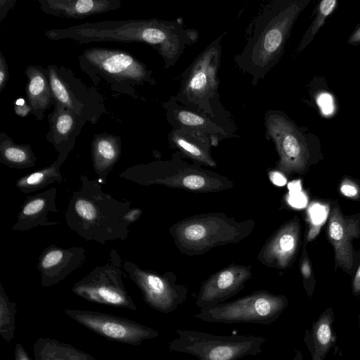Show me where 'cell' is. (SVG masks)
<instances>
[{
    "instance_id": "cell-38",
    "label": "cell",
    "mask_w": 360,
    "mask_h": 360,
    "mask_svg": "<svg viewBox=\"0 0 360 360\" xmlns=\"http://www.w3.org/2000/svg\"><path fill=\"white\" fill-rule=\"evenodd\" d=\"M14 360H32L26 352L23 345L16 343L14 351Z\"/></svg>"
},
{
    "instance_id": "cell-22",
    "label": "cell",
    "mask_w": 360,
    "mask_h": 360,
    "mask_svg": "<svg viewBox=\"0 0 360 360\" xmlns=\"http://www.w3.org/2000/svg\"><path fill=\"white\" fill-rule=\"evenodd\" d=\"M57 189L49 188L40 193L27 195L12 227L14 231H28L39 226H54L57 221L48 219L49 212H57Z\"/></svg>"
},
{
    "instance_id": "cell-25",
    "label": "cell",
    "mask_w": 360,
    "mask_h": 360,
    "mask_svg": "<svg viewBox=\"0 0 360 360\" xmlns=\"http://www.w3.org/2000/svg\"><path fill=\"white\" fill-rule=\"evenodd\" d=\"M91 147L94 170L100 179L105 180L120 158L121 138L106 132L96 134Z\"/></svg>"
},
{
    "instance_id": "cell-5",
    "label": "cell",
    "mask_w": 360,
    "mask_h": 360,
    "mask_svg": "<svg viewBox=\"0 0 360 360\" xmlns=\"http://www.w3.org/2000/svg\"><path fill=\"white\" fill-rule=\"evenodd\" d=\"M176 152L169 160L140 163L122 171L120 177L142 186L161 185L195 193H217L230 189L233 182L217 172L189 164Z\"/></svg>"
},
{
    "instance_id": "cell-16",
    "label": "cell",
    "mask_w": 360,
    "mask_h": 360,
    "mask_svg": "<svg viewBox=\"0 0 360 360\" xmlns=\"http://www.w3.org/2000/svg\"><path fill=\"white\" fill-rule=\"evenodd\" d=\"M252 275L250 265L233 264L215 272L202 283L195 304L202 309L224 303L240 292Z\"/></svg>"
},
{
    "instance_id": "cell-41",
    "label": "cell",
    "mask_w": 360,
    "mask_h": 360,
    "mask_svg": "<svg viewBox=\"0 0 360 360\" xmlns=\"http://www.w3.org/2000/svg\"><path fill=\"white\" fill-rule=\"evenodd\" d=\"M353 292L354 294L360 293V266L356 271L354 281H353Z\"/></svg>"
},
{
    "instance_id": "cell-17",
    "label": "cell",
    "mask_w": 360,
    "mask_h": 360,
    "mask_svg": "<svg viewBox=\"0 0 360 360\" xmlns=\"http://www.w3.org/2000/svg\"><path fill=\"white\" fill-rule=\"evenodd\" d=\"M84 248L72 246L63 248L52 244L41 253L37 265L40 273L41 285L49 288L59 283L86 262Z\"/></svg>"
},
{
    "instance_id": "cell-18",
    "label": "cell",
    "mask_w": 360,
    "mask_h": 360,
    "mask_svg": "<svg viewBox=\"0 0 360 360\" xmlns=\"http://www.w3.org/2000/svg\"><path fill=\"white\" fill-rule=\"evenodd\" d=\"M300 236V221L297 217L281 226L264 243L258 260L266 266L287 269L298 249Z\"/></svg>"
},
{
    "instance_id": "cell-2",
    "label": "cell",
    "mask_w": 360,
    "mask_h": 360,
    "mask_svg": "<svg viewBox=\"0 0 360 360\" xmlns=\"http://www.w3.org/2000/svg\"><path fill=\"white\" fill-rule=\"evenodd\" d=\"M310 0H271L264 3L247 30L236 66L257 85L280 61L293 25Z\"/></svg>"
},
{
    "instance_id": "cell-15",
    "label": "cell",
    "mask_w": 360,
    "mask_h": 360,
    "mask_svg": "<svg viewBox=\"0 0 360 360\" xmlns=\"http://www.w3.org/2000/svg\"><path fill=\"white\" fill-rule=\"evenodd\" d=\"M167 121L173 128H188L209 136L217 146L225 139L236 137V128L233 120L212 117L181 105L175 96L162 103Z\"/></svg>"
},
{
    "instance_id": "cell-23",
    "label": "cell",
    "mask_w": 360,
    "mask_h": 360,
    "mask_svg": "<svg viewBox=\"0 0 360 360\" xmlns=\"http://www.w3.org/2000/svg\"><path fill=\"white\" fill-rule=\"evenodd\" d=\"M46 14L62 18L83 19L115 11L120 0H37Z\"/></svg>"
},
{
    "instance_id": "cell-36",
    "label": "cell",
    "mask_w": 360,
    "mask_h": 360,
    "mask_svg": "<svg viewBox=\"0 0 360 360\" xmlns=\"http://www.w3.org/2000/svg\"><path fill=\"white\" fill-rule=\"evenodd\" d=\"M143 210L138 207H130L124 214L123 219L129 225L136 221L141 216Z\"/></svg>"
},
{
    "instance_id": "cell-1",
    "label": "cell",
    "mask_w": 360,
    "mask_h": 360,
    "mask_svg": "<svg viewBox=\"0 0 360 360\" xmlns=\"http://www.w3.org/2000/svg\"><path fill=\"white\" fill-rule=\"evenodd\" d=\"M44 34L50 40L68 39L81 44L103 41L145 44L160 54L165 69L173 67L186 46L193 45L199 38L198 32L186 27L181 18L87 22L51 29L45 31Z\"/></svg>"
},
{
    "instance_id": "cell-9",
    "label": "cell",
    "mask_w": 360,
    "mask_h": 360,
    "mask_svg": "<svg viewBox=\"0 0 360 360\" xmlns=\"http://www.w3.org/2000/svg\"><path fill=\"white\" fill-rule=\"evenodd\" d=\"M265 136L275 145L278 160L276 168L287 176L305 172L314 136L299 127L284 112L269 110L264 115Z\"/></svg>"
},
{
    "instance_id": "cell-28",
    "label": "cell",
    "mask_w": 360,
    "mask_h": 360,
    "mask_svg": "<svg viewBox=\"0 0 360 360\" xmlns=\"http://www.w3.org/2000/svg\"><path fill=\"white\" fill-rule=\"evenodd\" d=\"M68 154H60L51 165L21 176L15 186L24 194H30L63 180L60 169L68 158Z\"/></svg>"
},
{
    "instance_id": "cell-6",
    "label": "cell",
    "mask_w": 360,
    "mask_h": 360,
    "mask_svg": "<svg viewBox=\"0 0 360 360\" xmlns=\"http://www.w3.org/2000/svg\"><path fill=\"white\" fill-rule=\"evenodd\" d=\"M255 226L254 220L238 221L224 213L209 212L176 222L169 233L179 250L192 257L218 246L239 243L251 234Z\"/></svg>"
},
{
    "instance_id": "cell-24",
    "label": "cell",
    "mask_w": 360,
    "mask_h": 360,
    "mask_svg": "<svg viewBox=\"0 0 360 360\" xmlns=\"http://www.w3.org/2000/svg\"><path fill=\"white\" fill-rule=\"evenodd\" d=\"M27 78L25 87L27 101L32 108V115L41 120L46 111L54 104L47 68L29 65L25 70Z\"/></svg>"
},
{
    "instance_id": "cell-10",
    "label": "cell",
    "mask_w": 360,
    "mask_h": 360,
    "mask_svg": "<svg viewBox=\"0 0 360 360\" xmlns=\"http://www.w3.org/2000/svg\"><path fill=\"white\" fill-rule=\"evenodd\" d=\"M287 305L285 295L261 290L231 302L200 309L195 318L209 323L269 325L278 319Z\"/></svg>"
},
{
    "instance_id": "cell-11",
    "label": "cell",
    "mask_w": 360,
    "mask_h": 360,
    "mask_svg": "<svg viewBox=\"0 0 360 360\" xmlns=\"http://www.w3.org/2000/svg\"><path fill=\"white\" fill-rule=\"evenodd\" d=\"M122 264L117 251L110 250L108 262L75 283L72 292L89 302L136 311L137 306L123 282L126 274Z\"/></svg>"
},
{
    "instance_id": "cell-20",
    "label": "cell",
    "mask_w": 360,
    "mask_h": 360,
    "mask_svg": "<svg viewBox=\"0 0 360 360\" xmlns=\"http://www.w3.org/2000/svg\"><path fill=\"white\" fill-rule=\"evenodd\" d=\"M359 234L358 221L342 214L335 206L331 211L328 225V236L335 250L337 265L345 269L353 266L352 240Z\"/></svg>"
},
{
    "instance_id": "cell-19",
    "label": "cell",
    "mask_w": 360,
    "mask_h": 360,
    "mask_svg": "<svg viewBox=\"0 0 360 360\" xmlns=\"http://www.w3.org/2000/svg\"><path fill=\"white\" fill-rule=\"evenodd\" d=\"M53 105V110L48 115L49 129L45 138L58 155H69L86 122L57 101Z\"/></svg>"
},
{
    "instance_id": "cell-7",
    "label": "cell",
    "mask_w": 360,
    "mask_h": 360,
    "mask_svg": "<svg viewBox=\"0 0 360 360\" xmlns=\"http://www.w3.org/2000/svg\"><path fill=\"white\" fill-rule=\"evenodd\" d=\"M224 34H220L209 44L181 74L180 88L175 98L188 109L231 121L233 119L229 112L217 113L214 110V105L219 101L218 72Z\"/></svg>"
},
{
    "instance_id": "cell-32",
    "label": "cell",
    "mask_w": 360,
    "mask_h": 360,
    "mask_svg": "<svg viewBox=\"0 0 360 360\" xmlns=\"http://www.w3.org/2000/svg\"><path fill=\"white\" fill-rule=\"evenodd\" d=\"M309 216L310 218V229L307 234V240H312L319 233L321 226L324 223L327 210L326 207L319 205H314L309 209Z\"/></svg>"
},
{
    "instance_id": "cell-14",
    "label": "cell",
    "mask_w": 360,
    "mask_h": 360,
    "mask_svg": "<svg viewBox=\"0 0 360 360\" xmlns=\"http://www.w3.org/2000/svg\"><path fill=\"white\" fill-rule=\"evenodd\" d=\"M65 313L92 332L120 343L138 346L159 335L158 331L148 326L112 314L71 309H65Z\"/></svg>"
},
{
    "instance_id": "cell-13",
    "label": "cell",
    "mask_w": 360,
    "mask_h": 360,
    "mask_svg": "<svg viewBox=\"0 0 360 360\" xmlns=\"http://www.w3.org/2000/svg\"><path fill=\"white\" fill-rule=\"evenodd\" d=\"M122 266L126 276L141 290L144 302L153 309L169 314L186 300L188 288L177 283L173 272L160 274L131 261L123 262Z\"/></svg>"
},
{
    "instance_id": "cell-4",
    "label": "cell",
    "mask_w": 360,
    "mask_h": 360,
    "mask_svg": "<svg viewBox=\"0 0 360 360\" xmlns=\"http://www.w3.org/2000/svg\"><path fill=\"white\" fill-rule=\"evenodd\" d=\"M78 64L96 86L119 95L142 98L141 86H155L153 70L130 53L118 49L91 47L78 56Z\"/></svg>"
},
{
    "instance_id": "cell-35",
    "label": "cell",
    "mask_w": 360,
    "mask_h": 360,
    "mask_svg": "<svg viewBox=\"0 0 360 360\" xmlns=\"http://www.w3.org/2000/svg\"><path fill=\"white\" fill-rule=\"evenodd\" d=\"M340 191L344 195L349 198H354L359 195L358 187L349 179L342 181L340 186Z\"/></svg>"
},
{
    "instance_id": "cell-21",
    "label": "cell",
    "mask_w": 360,
    "mask_h": 360,
    "mask_svg": "<svg viewBox=\"0 0 360 360\" xmlns=\"http://www.w3.org/2000/svg\"><path fill=\"white\" fill-rule=\"evenodd\" d=\"M167 138L170 147L176 149L184 158L201 165L217 167L211 153V148L214 145L209 136L195 130L179 127L173 128Z\"/></svg>"
},
{
    "instance_id": "cell-8",
    "label": "cell",
    "mask_w": 360,
    "mask_h": 360,
    "mask_svg": "<svg viewBox=\"0 0 360 360\" xmlns=\"http://www.w3.org/2000/svg\"><path fill=\"white\" fill-rule=\"evenodd\" d=\"M178 338L168 343L171 352L193 355L199 360H239L262 351L266 339L255 335H219L193 330H175Z\"/></svg>"
},
{
    "instance_id": "cell-30",
    "label": "cell",
    "mask_w": 360,
    "mask_h": 360,
    "mask_svg": "<svg viewBox=\"0 0 360 360\" xmlns=\"http://www.w3.org/2000/svg\"><path fill=\"white\" fill-rule=\"evenodd\" d=\"M17 304L11 302L0 282V335L7 342L13 340L15 330Z\"/></svg>"
},
{
    "instance_id": "cell-40",
    "label": "cell",
    "mask_w": 360,
    "mask_h": 360,
    "mask_svg": "<svg viewBox=\"0 0 360 360\" xmlns=\"http://www.w3.org/2000/svg\"><path fill=\"white\" fill-rule=\"evenodd\" d=\"M301 273L302 276L308 279L311 276V271L309 262L307 259H304L301 264Z\"/></svg>"
},
{
    "instance_id": "cell-3",
    "label": "cell",
    "mask_w": 360,
    "mask_h": 360,
    "mask_svg": "<svg viewBox=\"0 0 360 360\" xmlns=\"http://www.w3.org/2000/svg\"><path fill=\"white\" fill-rule=\"evenodd\" d=\"M80 181L81 186L72 193L65 212L68 226L82 238L101 245L127 239L129 224L123 216L131 202L103 192L97 180L81 174Z\"/></svg>"
},
{
    "instance_id": "cell-33",
    "label": "cell",
    "mask_w": 360,
    "mask_h": 360,
    "mask_svg": "<svg viewBox=\"0 0 360 360\" xmlns=\"http://www.w3.org/2000/svg\"><path fill=\"white\" fill-rule=\"evenodd\" d=\"M9 79L8 67L5 56L0 51V93L6 87Z\"/></svg>"
},
{
    "instance_id": "cell-42",
    "label": "cell",
    "mask_w": 360,
    "mask_h": 360,
    "mask_svg": "<svg viewBox=\"0 0 360 360\" xmlns=\"http://www.w3.org/2000/svg\"><path fill=\"white\" fill-rule=\"evenodd\" d=\"M293 360H302V354L300 351H296Z\"/></svg>"
},
{
    "instance_id": "cell-26",
    "label": "cell",
    "mask_w": 360,
    "mask_h": 360,
    "mask_svg": "<svg viewBox=\"0 0 360 360\" xmlns=\"http://www.w3.org/2000/svg\"><path fill=\"white\" fill-rule=\"evenodd\" d=\"M333 312L326 310L313 323L311 331H307L304 342L311 354V360H324L333 345L332 323Z\"/></svg>"
},
{
    "instance_id": "cell-12",
    "label": "cell",
    "mask_w": 360,
    "mask_h": 360,
    "mask_svg": "<svg viewBox=\"0 0 360 360\" xmlns=\"http://www.w3.org/2000/svg\"><path fill=\"white\" fill-rule=\"evenodd\" d=\"M46 68L54 101L86 122L97 123L107 112L103 96L83 83L70 69L53 64Z\"/></svg>"
},
{
    "instance_id": "cell-37",
    "label": "cell",
    "mask_w": 360,
    "mask_h": 360,
    "mask_svg": "<svg viewBox=\"0 0 360 360\" xmlns=\"http://www.w3.org/2000/svg\"><path fill=\"white\" fill-rule=\"evenodd\" d=\"M17 0H0V21L2 22Z\"/></svg>"
},
{
    "instance_id": "cell-39",
    "label": "cell",
    "mask_w": 360,
    "mask_h": 360,
    "mask_svg": "<svg viewBox=\"0 0 360 360\" xmlns=\"http://www.w3.org/2000/svg\"><path fill=\"white\" fill-rule=\"evenodd\" d=\"M269 178L273 184L277 186H283L286 184V179L283 174L276 171L269 173Z\"/></svg>"
},
{
    "instance_id": "cell-43",
    "label": "cell",
    "mask_w": 360,
    "mask_h": 360,
    "mask_svg": "<svg viewBox=\"0 0 360 360\" xmlns=\"http://www.w3.org/2000/svg\"><path fill=\"white\" fill-rule=\"evenodd\" d=\"M359 327H360V315H359Z\"/></svg>"
},
{
    "instance_id": "cell-34",
    "label": "cell",
    "mask_w": 360,
    "mask_h": 360,
    "mask_svg": "<svg viewBox=\"0 0 360 360\" xmlns=\"http://www.w3.org/2000/svg\"><path fill=\"white\" fill-rule=\"evenodd\" d=\"M14 111L17 115L25 117L32 113V108L27 101L19 98L14 103Z\"/></svg>"
},
{
    "instance_id": "cell-29",
    "label": "cell",
    "mask_w": 360,
    "mask_h": 360,
    "mask_svg": "<svg viewBox=\"0 0 360 360\" xmlns=\"http://www.w3.org/2000/svg\"><path fill=\"white\" fill-rule=\"evenodd\" d=\"M37 158L29 144L15 143L6 133L0 134V162L8 167L26 169L36 165Z\"/></svg>"
},
{
    "instance_id": "cell-31",
    "label": "cell",
    "mask_w": 360,
    "mask_h": 360,
    "mask_svg": "<svg viewBox=\"0 0 360 360\" xmlns=\"http://www.w3.org/2000/svg\"><path fill=\"white\" fill-rule=\"evenodd\" d=\"M337 5L336 0H323L319 3L316 11V15L296 49L297 53H301L312 41L326 19L334 12Z\"/></svg>"
},
{
    "instance_id": "cell-27",
    "label": "cell",
    "mask_w": 360,
    "mask_h": 360,
    "mask_svg": "<svg viewBox=\"0 0 360 360\" xmlns=\"http://www.w3.org/2000/svg\"><path fill=\"white\" fill-rule=\"evenodd\" d=\"M34 360H96L72 345L51 338H39L33 345Z\"/></svg>"
}]
</instances>
